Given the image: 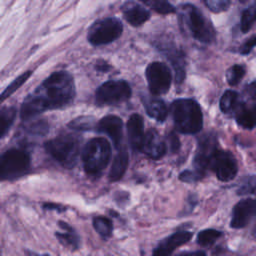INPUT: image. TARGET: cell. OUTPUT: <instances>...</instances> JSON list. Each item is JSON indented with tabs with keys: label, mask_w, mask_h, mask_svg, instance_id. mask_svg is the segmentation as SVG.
I'll return each instance as SVG.
<instances>
[{
	"label": "cell",
	"mask_w": 256,
	"mask_h": 256,
	"mask_svg": "<svg viewBox=\"0 0 256 256\" xmlns=\"http://www.w3.org/2000/svg\"><path fill=\"white\" fill-rule=\"evenodd\" d=\"M122 23L116 18H105L96 21L88 31V40L92 45L108 44L122 34Z\"/></svg>",
	"instance_id": "cell-7"
},
{
	"label": "cell",
	"mask_w": 256,
	"mask_h": 256,
	"mask_svg": "<svg viewBox=\"0 0 256 256\" xmlns=\"http://www.w3.org/2000/svg\"><path fill=\"white\" fill-rule=\"evenodd\" d=\"M254 217H256V199L242 200L238 202L233 209L231 227L242 228Z\"/></svg>",
	"instance_id": "cell-12"
},
{
	"label": "cell",
	"mask_w": 256,
	"mask_h": 256,
	"mask_svg": "<svg viewBox=\"0 0 256 256\" xmlns=\"http://www.w3.org/2000/svg\"><path fill=\"white\" fill-rule=\"evenodd\" d=\"M167 52H169L167 56H169V59L174 66L176 79L178 82H181L185 78V64L183 54L177 50H169Z\"/></svg>",
	"instance_id": "cell-23"
},
{
	"label": "cell",
	"mask_w": 256,
	"mask_h": 256,
	"mask_svg": "<svg viewBox=\"0 0 256 256\" xmlns=\"http://www.w3.org/2000/svg\"><path fill=\"white\" fill-rule=\"evenodd\" d=\"M43 207H44V209L56 210L58 212H61V211L65 210V208H63L62 206H60L58 204H55V203H45V204H43Z\"/></svg>",
	"instance_id": "cell-39"
},
{
	"label": "cell",
	"mask_w": 256,
	"mask_h": 256,
	"mask_svg": "<svg viewBox=\"0 0 256 256\" xmlns=\"http://www.w3.org/2000/svg\"><path fill=\"white\" fill-rule=\"evenodd\" d=\"M169 147L172 152L177 151L179 148V140H178L177 136L174 134H171L169 136Z\"/></svg>",
	"instance_id": "cell-37"
},
{
	"label": "cell",
	"mask_w": 256,
	"mask_h": 256,
	"mask_svg": "<svg viewBox=\"0 0 256 256\" xmlns=\"http://www.w3.org/2000/svg\"><path fill=\"white\" fill-rule=\"evenodd\" d=\"M256 189V176H249L240 183V186L237 190L239 195L253 193Z\"/></svg>",
	"instance_id": "cell-32"
},
{
	"label": "cell",
	"mask_w": 256,
	"mask_h": 256,
	"mask_svg": "<svg viewBox=\"0 0 256 256\" xmlns=\"http://www.w3.org/2000/svg\"><path fill=\"white\" fill-rule=\"evenodd\" d=\"M31 75V71H27L23 74H21L20 76H18L2 93L1 95V100H5L7 97H9L13 92H15L19 87H21L22 84H24V82H26V80L29 78V76Z\"/></svg>",
	"instance_id": "cell-31"
},
{
	"label": "cell",
	"mask_w": 256,
	"mask_h": 256,
	"mask_svg": "<svg viewBox=\"0 0 256 256\" xmlns=\"http://www.w3.org/2000/svg\"><path fill=\"white\" fill-rule=\"evenodd\" d=\"M140 151L152 159H159L166 152V144L155 129H150L145 133Z\"/></svg>",
	"instance_id": "cell-14"
},
{
	"label": "cell",
	"mask_w": 256,
	"mask_h": 256,
	"mask_svg": "<svg viewBox=\"0 0 256 256\" xmlns=\"http://www.w3.org/2000/svg\"><path fill=\"white\" fill-rule=\"evenodd\" d=\"M244 74H245V67L243 65H238V64L233 65L227 70V73H226L227 82L232 86L237 85L243 78Z\"/></svg>",
	"instance_id": "cell-30"
},
{
	"label": "cell",
	"mask_w": 256,
	"mask_h": 256,
	"mask_svg": "<svg viewBox=\"0 0 256 256\" xmlns=\"http://www.w3.org/2000/svg\"><path fill=\"white\" fill-rule=\"evenodd\" d=\"M0 116H1V137H4L13 124V121L16 116V110L14 107L2 108Z\"/></svg>",
	"instance_id": "cell-26"
},
{
	"label": "cell",
	"mask_w": 256,
	"mask_h": 256,
	"mask_svg": "<svg viewBox=\"0 0 256 256\" xmlns=\"http://www.w3.org/2000/svg\"><path fill=\"white\" fill-rule=\"evenodd\" d=\"M254 235H255V236H256V230H255V232H254Z\"/></svg>",
	"instance_id": "cell-42"
},
{
	"label": "cell",
	"mask_w": 256,
	"mask_h": 256,
	"mask_svg": "<svg viewBox=\"0 0 256 256\" xmlns=\"http://www.w3.org/2000/svg\"><path fill=\"white\" fill-rule=\"evenodd\" d=\"M94 229L103 238H108L111 236L113 231V224L110 219L104 216H97L93 219Z\"/></svg>",
	"instance_id": "cell-24"
},
{
	"label": "cell",
	"mask_w": 256,
	"mask_h": 256,
	"mask_svg": "<svg viewBox=\"0 0 256 256\" xmlns=\"http://www.w3.org/2000/svg\"><path fill=\"white\" fill-rule=\"evenodd\" d=\"M97 130L107 134L112 139L116 147H118L122 141L123 123L122 120L115 115H108L102 118L98 122Z\"/></svg>",
	"instance_id": "cell-15"
},
{
	"label": "cell",
	"mask_w": 256,
	"mask_h": 256,
	"mask_svg": "<svg viewBox=\"0 0 256 256\" xmlns=\"http://www.w3.org/2000/svg\"><path fill=\"white\" fill-rule=\"evenodd\" d=\"M210 169L213 170L217 178L223 182L232 180L238 171L237 162L233 154L229 151L219 149L212 158Z\"/></svg>",
	"instance_id": "cell-10"
},
{
	"label": "cell",
	"mask_w": 256,
	"mask_h": 256,
	"mask_svg": "<svg viewBox=\"0 0 256 256\" xmlns=\"http://www.w3.org/2000/svg\"><path fill=\"white\" fill-rule=\"evenodd\" d=\"M191 237L192 233L189 231L175 232L158 244L152 256H170L177 247L187 243Z\"/></svg>",
	"instance_id": "cell-13"
},
{
	"label": "cell",
	"mask_w": 256,
	"mask_h": 256,
	"mask_svg": "<svg viewBox=\"0 0 256 256\" xmlns=\"http://www.w3.org/2000/svg\"><path fill=\"white\" fill-rule=\"evenodd\" d=\"M177 256H206L203 251H194V252H184Z\"/></svg>",
	"instance_id": "cell-40"
},
{
	"label": "cell",
	"mask_w": 256,
	"mask_h": 256,
	"mask_svg": "<svg viewBox=\"0 0 256 256\" xmlns=\"http://www.w3.org/2000/svg\"><path fill=\"white\" fill-rule=\"evenodd\" d=\"M111 155L110 143L105 138H93L84 147L82 161L87 174L98 176L108 165Z\"/></svg>",
	"instance_id": "cell-4"
},
{
	"label": "cell",
	"mask_w": 256,
	"mask_h": 256,
	"mask_svg": "<svg viewBox=\"0 0 256 256\" xmlns=\"http://www.w3.org/2000/svg\"><path fill=\"white\" fill-rule=\"evenodd\" d=\"M70 128L78 131H84V130H91L95 126V120L92 117L88 116H81L73 121H71L68 125Z\"/></svg>",
	"instance_id": "cell-29"
},
{
	"label": "cell",
	"mask_w": 256,
	"mask_h": 256,
	"mask_svg": "<svg viewBox=\"0 0 256 256\" xmlns=\"http://www.w3.org/2000/svg\"><path fill=\"white\" fill-rule=\"evenodd\" d=\"M246 93L253 99H256V80L250 82L246 88H245Z\"/></svg>",
	"instance_id": "cell-38"
},
{
	"label": "cell",
	"mask_w": 256,
	"mask_h": 256,
	"mask_svg": "<svg viewBox=\"0 0 256 256\" xmlns=\"http://www.w3.org/2000/svg\"><path fill=\"white\" fill-rule=\"evenodd\" d=\"M30 167V157L20 149H10L1 156L0 176L2 180H12L23 176Z\"/></svg>",
	"instance_id": "cell-6"
},
{
	"label": "cell",
	"mask_w": 256,
	"mask_h": 256,
	"mask_svg": "<svg viewBox=\"0 0 256 256\" xmlns=\"http://www.w3.org/2000/svg\"><path fill=\"white\" fill-rule=\"evenodd\" d=\"M122 11L126 21L135 27L142 25L150 17V13L144 7H142L139 4L131 2L125 3V5L122 8Z\"/></svg>",
	"instance_id": "cell-17"
},
{
	"label": "cell",
	"mask_w": 256,
	"mask_h": 256,
	"mask_svg": "<svg viewBox=\"0 0 256 256\" xmlns=\"http://www.w3.org/2000/svg\"><path fill=\"white\" fill-rule=\"evenodd\" d=\"M131 96L129 84L122 80H111L103 83L95 93L99 105H115L128 100Z\"/></svg>",
	"instance_id": "cell-8"
},
{
	"label": "cell",
	"mask_w": 256,
	"mask_h": 256,
	"mask_svg": "<svg viewBox=\"0 0 256 256\" xmlns=\"http://www.w3.org/2000/svg\"><path fill=\"white\" fill-rule=\"evenodd\" d=\"M59 226L61 227L62 231L56 232L55 234L58 240L66 246H69L74 249L78 248L80 239L77 233L74 231V229L71 226H69L66 222H63V221H59Z\"/></svg>",
	"instance_id": "cell-21"
},
{
	"label": "cell",
	"mask_w": 256,
	"mask_h": 256,
	"mask_svg": "<svg viewBox=\"0 0 256 256\" xmlns=\"http://www.w3.org/2000/svg\"><path fill=\"white\" fill-rule=\"evenodd\" d=\"M46 151L62 166L72 168L79 155V140L73 135L57 136L45 143Z\"/></svg>",
	"instance_id": "cell-5"
},
{
	"label": "cell",
	"mask_w": 256,
	"mask_h": 256,
	"mask_svg": "<svg viewBox=\"0 0 256 256\" xmlns=\"http://www.w3.org/2000/svg\"><path fill=\"white\" fill-rule=\"evenodd\" d=\"M75 96V85L72 76L59 71L51 74L23 102L20 115L29 119L46 110L63 107L69 104Z\"/></svg>",
	"instance_id": "cell-1"
},
{
	"label": "cell",
	"mask_w": 256,
	"mask_h": 256,
	"mask_svg": "<svg viewBox=\"0 0 256 256\" xmlns=\"http://www.w3.org/2000/svg\"><path fill=\"white\" fill-rule=\"evenodd\" d=\"M218 151L217 138L214 134L204 135L198 144L197 153L194 159L195 169L205 174L207 169H210V164L213 156Z\"/></svg>",
	"instance_id": "cell-11"
},
{
	"label": "cell",
	"mask_w": 256,
	"mask_h": 256,
	"mask_svg": "<svg viewBox=\"0 0 256 256\" xmlns=\"http://www.w3.org/2000/svg\"><path fill=\"white\" fill-rule=\"evenodd\" d=\"M221 235V231L215 229H205L198 233L197 242L201 246H209L213 244Z\"/></svg>",
	"instance_id": "cell-27"
},
{
	"label": "cell",
	"mask_w": 256,
	"mask_h": 256,
	"mask_svg": "<svg viewBox=\"0 0 256 256\" xmlns=\"http://www.w3.org/2000/svg\"><path fill=\"white\" fill-rule=\"evenodd\" d=\"M30 256H49L48 254H44V255H36V254H30Z\"/></svg>",
	"instance_id": "cell-41"
},
{
	"label": "cell",
	"mask_w": 256,
	"mask_h": 256,
	"mask_svg": "<svg viewBox=\"0 0 256 256\" xmlns=\"http://www.w3.org/2000/svg\"><path fill=\"white\" fill-rule=\"evenodd\" d=\"M141 1L152 10L161 14H169L175 11V8L165 0H141Z\"/></svg>",
	"instance_id": "cell-28"
},
{
	"label": "cell",
	"mask_w": 256,
	"mask_h": 256,
	"mask_svg": "<svg viewBox=\"0 0 256 256\" xmlns=\"http://www.w3.org/2000/svg\"><path fill=\"white\" fill-rule=\"evenodd\" d=\"M204 176V174L198 170H186V171H183L180 175H179V179L181 181H184V182H194V181H197L199 179H201L202 177Z\"/></svg>",
	"instance_id": "cell-34"
},
{
	"label": "cell",
	"mask_w": 256,
	"mask_h": 256,
	"mask_svg": "<svg viewBox=\"0 0 256 256\" xmlns=\"http://www.w3.org/2000/svg\"><path fill=\"white\" fill-rule=\"evenodd\" d=\"M256 21V2H254L252 5H250L248 8H246L241 16V31L242 32H248L252 25Z\"/></svg>",
	"instance_id": "cell-25"
},
{
	"label": "cell",
	"mask_w": 256,
	"mask_h": 256,
	"mask_svg": "<svg viewBox=\"0 0 256 256\" xmlns=\"http://www.w3.org/2000/svg\"><path fill=\"white\" fill-rule=\"evenodd\" d=\"M180 22L192 37L202 43H211L215 39V30L212 23L194 5L181 6Z\"/></svg>",
	"instance_id": "cell-3"
},
{
	"label": "cell",
	"mask_w": 256,
	"mask_h": 256,
	"mask_svg": "<svg viewBox=\"0 0 256 256\" xmlns=\"http://www.w3.org/2000/svg\"><path fill=\"white\" fill-rule=\"evenodd\" d=\"M236 121L245 129L254 128L256 126V105L247 107L241 104L237 109Z\"/></svg>",
	"instance_id": "cell-20"
},
{
	"label": "cell",
	"mask_w": 256,
	"mask_h": 256,
	"mask_svg": "<svg viewBox=\"0 0 256 256\" xmlns=\"http://www.w3.org/2000/svg\"><path fill=\"white\" fill-rule=\"evenodd\" d=\"M239 95L237 92L227 90L224 92L220 99V109L223 113L230 114L240 107Z\"/></svg>",
	"instance_id": "cell-22"
},
{
	"label": "cell",
	"mask_w": 256,
	"mask_h": 256,
	"mask_svg": "<svg viewBox=\"0 0 256 256\" xmlns=\"http://www.w3.org/2000/svg\"><path fill=\"white\" fill-rule=\"evenodd\" d=\"M48 130V126L46 123L44 122H36V123H33L29 128H28V131L30 133H33V134H38V135H41V134H45L46 131Z\"/></svg>",
	"instance_id": "cell-36"
},
{
	"label": "cell",
	"mask_w": 256,
	"mask_h": 256,
	"mask_svg": "<svg viewBox=\"0 0 256 256\" xmlns=\"http://www.w3.org/2000/svg\"><path fill=\"white\" fill-rule=\"evenodd\" d=\"M127 132L131 147L134 150L140 151L145 133L143 132V120L139 114H132L130 116L127 122Z\"/></svg>",
	"instance_id": "cell-16"
},
{
	"label": "cell",
	"mask_w": 256,
	"mask_h": 256,
	"mask_svg": "<svg viewBox=\"0 0 256 256\" xmlns=\"http://www.w3.org/2000/svg\"><path fill=\"white\" fill-rule=\"evenodd\" d=\"M128 162H129L128 153L126 152V150H120L115 156L109 172L110 181H118L123 177L127 169Z\"/></svg>",
	"instance_id": "cell-19"
},
{
	"label": "cell",
	"mask_w": 256,
	"mask_h": 256,
	"mask_svg": "<svg viewBox=\"0 0 256 256\" xmlns=\"http://www.w3.org/2000/svg\"><path fill=\"white\" fill-rule=\"evenodd\" d=\"M256 47V35L255 36H252L251 38H249L248 40H246L242 45L241 47L239 48V52L240 54L242 55H247L249 54L252 49Z\"/></svg>",
	"instance_id": "cell-35"
},
{
	"label": "cell",
	"mask_w": 256,
	"mask_h": 256,
	"mask_svg": "<svg viewBox=\"0 0 256 256\" xmlns=\"http://www.w3.org/2000/svg\"><path fill=\"white\" fill-rule=\"evenodd\" d=\"M146 78L149 90L154 95L165 94L171 85L170 69L161 62H152L146 69Z\"/></svg>",
	"instance_id": "cell-9"
},
{
	"label": "cell",
	"mask_w": 256,
	"mask_h": 256,
	"mask_svg": "<svg viewBox=\"0 0 256 256\" xmlns=\"http://www.w3.org/2000/svg\"><path fill=\"white\" fill-rule=\"evenodd\" d=\"M147 114L157 121H164L167 116L166 104L157 97H145L143 99Z\"/></svg>",
	"instance_id": "cell-18"
},
{
	"label": "cell",
	"mask_w": 256,
	"mask_h": 256,
	"mask_svg": "<svg viewBox=\"0 0 256 256\" xmlns=\"http://www.w3.org/2000/svg\"><path fill=\"white\" fill-rule=\"evenodd\" d=\"M204 2L206 6L215 13L225 11L230 5V0H204Z\"/></svg>",
	"instance_id": "cell-33"
},
{
	"label": "cell",
	"mask_w": 256,
	"mask_h": 256,
	"mask_svg": "<svg viewBox=\"0 0 256 256\" xmlns=\"http://www.w3.org/2000/svg\"><path fill=\"white\" fill-rule=\"evenodd\" d=\"M176 129L184 134L199 132L203 126V114L193 99H177L170 106Z\"/></svg>",
	"instance_id": "cell-2"
}]
</instances>
